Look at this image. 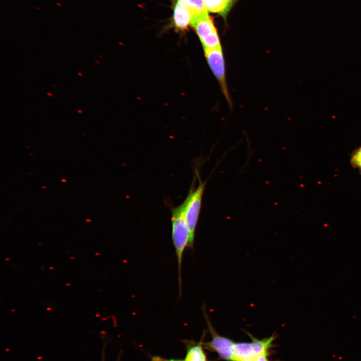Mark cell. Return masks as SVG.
Wrapping results in <instances>:
<instances>
[{
	"label": "cell",
	"mask_w": 361,
	"mask_h": 361,
	"mask_svg": "<svg viewBox=\"0 0 361 361\" xmlns=\"http://www.w3.org/2000/svg\"><path fill=\"white\" fill-rule=\"evenodd\" d=\"M172 240L177 257L178 267V297L182 294V267L183 254L189 243V231L186 220L183 203L171 209Z\"/></svg>",
	"instance_id": "cell-1"
},
{
	"label": "cell",
	"mask_w": 361,
	"mask_h": 361,
	"mask_svg": "<svg viewBox=\"0 0 361 361\" xmlns=\"http://www.w3.org/2000/svg\"><path fill=\"white\" fill-rule=\"evenodd\" d=\"M199 185L195 189L192 186L188 195L183 202L186 220L189 231V248L193 249L196 227L201 210L204 192L206 181L203 182L199 172L197 171Z\"/></svg>",
	"instance_id": "cell-2"
},
{
	"label": "cell",
	"mask_w": 361,
	"mask_h": 361,
	"mask_svg": "<svg viewBox=\"0 0 361 361\" xmlns=\"http://www.w3.org/2000/svg\"><path fill=\"white\" fill-rule=\"evenodd\" d=\"M252 341L250 342H235L233 350V361H253L257 356L268 353L272 347L269 338L258 339L246 332Z\"/></svg>",
	"instance_id": "cell-3"
},
{
	"label": "cell",
	"mask_w": 361,
	"mask_h": 361,
	"mask_svg": "<svg viewBox=\"0 0 361 361\" xmlns=\"http://www.w3.org/2000/svg\"><path fill=\"white\" fill-rule=\"evenodd\" d=\"M203 312L207 325L211 335L212 339L204 343V347L218 353L222 359L227 361H233V350L235 342L230 338L219 334L213 326L205 305H203Z\"/></svg>",
	"instance_id": "cell-4"
},
{
	"label": "cell",
	"mask_w": 361,
	"mask_h": 361,
	"mask_svg": "<svg viewBox=\"0 0 361 361\" xmlns=\"http://www.w3.org/2000/svg\"><path fill=\"white\" fill-rule=\"evenodd\" d=\"M204 53L210 68L220 85L222 93L229 105H231L226 83L225 62L222 47L204 50Z\"/></svg>",
	"instance_id": "cell-5"
},
{
	"label": "cell",
	"mask_w": 361,
	"mask_h": 361,
	"mask_svg": "<svg viewBox=\"0 0 361 361\" xmlns=\"http://www.w3.org/2000/svg\"><path fill=\"white\" fill-rule=\"evenodd\" d=\"M191 25L195 30L200 41L217 33L213 21L208 13L194 16Z\"/></svg>",
	"instance_id": "cell-6"
},
{
	"label": "cell",
	"mask_w": 361,
	"mask_h": 361,
	"mask_svg": "<svg viewBox=\"0 0 361 361\" xmlns=\"http://www.w3.org/2000/svg\"><path fill=\"white\" fill-rule=\"evenodd\" d=\"M194 16L189 9L176 3L173 9L172 18L174 28L180 31L186 30L189 26L191 25Z\"/></svg>",
	"instance_id": "cell-7"
},
{
	"label": "cell",
	"mask_w": 361,
	"mask_h": 361,
	"mask_svg": "<svg viewBox=\"0 0 361 361\" xmlns=\"http://www.w3.org/2000/svg\"><path fill=\"white\" fill-rule=\"evenodd\" d=\"M236 0H204L208 12L218 14L226 20Z\"/></svg>",
	"instance_id": "cell-8"
},
{
	"label": "cell",
	"mask_w": 361,
	"mask_h": 361,
	"mask_svg": "<svg viewBox=\"0 0 361 361\" xmlns=\"http://www.w3.org/2000/svg\"><path fill=\"white\" fill-rule=\"evenodd\" d=\"M185 361H208L204 351L203 340L198 342L187 341Z\"/></svg>",
	"instance_id": "cell-9"
},
{
	"label": "cell",
	"mask_w": 361,
	"mask_h": 361,
	"mask_svg": "<svg viewBox=\"0 0 361 361\" xmlns=\"http://www.w3.org/2000/svg\"><path fill=\"white\" fill-rule=\"evenodd\" d=\"M176 3L189 9L194 16L208 13L204 0H177Z\"/></svg>",
	"instance_id": "cell-10"
},
{
	"label": "cell",
	"mask_w": 361,
	"mask_h": 361,
	"mask_svg": "<svg viewBox=\"0 0 361 361\" xmlns=\"http://www.w3.org/2000/svg\"><path fill=\"white\" fill-rule=\"evenodd\" d=\"M350 162L354 167H359L361 166V147L358 148L353 153Z\"/></svg>",
	"instance_id": "cell-11"
},
{
	"label": "cell",
	"mask_w": 361,
	"mask_h": 361,
	"mask_svg": "<svg viewBox=\"0 0 361 361\" xmlns=\"http://www.w3.org/2000/svg\"><path fill=\"white\" fill-rule=\"evenodd\" d=\"M151 361H185V359L170 358L167 359L159 356H152Z\"/></svg>",
	"instance_id": "cell-12"
},
{
	"label": "cell",
	"mask_w": 361,
	"mask_h": 361,
	"mask_svg": "<svg viewBox=\"0 0 361 361\" xmlns=\"http://www.w3.org/2000/svg\"><path fill=\"white\" fill-rule=\"evenodd\" d=\"M269 353L262 354L257 356L253 361H270L268 358Z\"/></svg>",
	"instance_id": "cell-13"
},
{
	"label": "cell",
	"mask_w": 361,
	"mask_h": 361,
	"mask_svg": "<svg viewBox=\"0 0 361 361\" xmlns=\"http://www.w3.org/2000/svg\"><path fill=\"white\" fill-rule=\"evenodd\" d=\"M102 361H104V356H102Z\"/></svg>",
	"instance_id": "cell-14"
},
{
	"label": "cell",
	"mask_w": 361,
	"mask_h": 361,
	"mask_svg": "<svg viewBox=\"0 0 361 361\" xmlns=\"http://www.w3.org/2000/svg\"><path fill=\"white\" fill-rule=\"evenodd\" d=\"M358 168L359 169V170H360V171H361V166L359 167Z\"/></svg>",
	"instance_id": "cell-15"
}]
</instances>
